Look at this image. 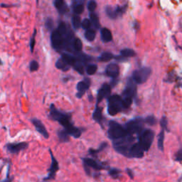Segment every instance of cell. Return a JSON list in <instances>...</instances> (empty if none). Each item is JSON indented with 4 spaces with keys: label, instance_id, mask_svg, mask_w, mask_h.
Here are the masks:
<instances>
[{
    "label": "cell",
    "instance_id": "obj_1",
    "mask_svg": "<svg viewBox=\"0 0 182 182\" xmlns=\"http://www.w3.org/2000/svg\"><path fill=\"white\" fill-rule=\"evenodd\" d=\"M49 117L53 120L57 121L61 125H62L64 130L71 137L78 139L82 134V131L80 130V129L75 127L72 123L71 115L59 111L55 108L53 104L50 105Z\"/></svg>",
    "mask_w": 182,
    "mask_h": 182
},
{
    "label": "cell",
    "instance_id": "obj_2",
    "mask_svg": "<svg viewBox=\"0 0 182 182\" xmlns=\"http://www.w3.org/2000/svg\"><path fill=\"white\" fill-rule=\"evenodd\" d=\"M134 140L135 138L133 137V135L128 134L126 137L112 141L113 148L117 153L128 158L132 146L135 143Z\"/></svg>",
    "mask_w": 182,
    "mask_h": 182
},
{
    "label": "cell",
    "instance_id": "obj_3",
    "mask_svg": "<svg viewBox=\"0 0 182 182\" xmlns=\"http://www.w3.org/2000/svg\"><path fill=\"white\" fill-rule=\"evenodd\" d=\"M128 134H129L125 130V127L119 124L118 122L114 121V120H111V121L109 122L108 136L110 140H111L112 141H115V140L121 139L122 137H126Z\"/></svg>",
    "mask_w": 182,
    "mask_h": 182
},
{
    "label": "cell",
    "instance_id": "obj_4",
    "mask_svg": "<svg viewBox=\"0 0 182 182\" xmlns=\"http://www.w3.org/2000/svg\"><path fill=\"white\" fill-rule=\"evenodd\" d=\"M154 139V132L152 130L145 129L138 134V143L141 145L145 152H148L152 146Z\"/></svg>",
    "mask_w": 182,
    "mask_h": 182
},
{
    "label": "cell",
    "instance_id": "obj_5",
    "mask_svg": "<svg viewBox=\"0 0 182 182\" xmlns=\"http://www.w3.org/2000/svg\"><path fill=\"white\" fill-rule=\"evenodd\" d=\"M144 124L145 120L142 117H137L127 122L124 127L129 134L133 135L137 134L138 135L144 130Z\"/></svg>",
    "mask_w": 182,
    "mask_h": 182
},
{
    "label": "cell",
    "instance_id": "obj_6",
    "mask_svg": "<svg viewBox=\"0 0 182 182\" xmlns=\"http://www.w3.org/2000/svg\"><path fill=\"white\" fill-rule=\"evenodd\" d=\"M124 109L122 98L118 95H113L108 98V112L110 115L115 116Z\"/></svg>",
    "mask_w": 182,
    "mask_h": 182
},
{
    "label": "cell",
    "instance_id": "obj_7",
    "mask_svg": "<svg viewBox=\"0 0 182 182\" xmlns=\"http://www.w3.org/2000/svg\"><path fill=\"white\" fill-rule=\"evenodd\" d=\"M152 73V69L149 67H142L141 68L133 71L132 78L135 82L136 84L144 83L148 80Z\"/></svg>",
    "mask_w": 182,
    "mask_h": 182
},
{
    "label": "cell",
    "instance_id": "obj_8",
    "mask_svg": "<svg viewBox=\"0 0 182 182\" xmlns=\"http://www.w3.org/2000/svg\"><path fill=\"white\" fill-rule=\"evenodd\" d=\"M51 42L53 48L56 51H60L65 48V38L60 34L57 30H54L51 32Z\"/></svg>",
    "mask_w": 182,
    "mask_h": 182
},
{
    "label": "cell",
    "instance_id": "obj_9",
    "mask_svg": "<svg viewBox=\"0 0 182 182\" xmlns=\"http://www.w3.org/2000/svg\"><path fill=\"white\" fill-rule=\"evenodd\" d=\"M137 84L135 83L132 78H128L127 81L126 87L122 93L123 98H131L133 99L137 95Z\"/></svg>",
    "mask_w": 182,
    "mask_h": 182
},
{
    "label": "cell",
    "instance_id": "obj_10",
    "mask_svg": "<svg viewBox=\"0 0 182 182\" xmlns=\"http://www.w3.org/2000/svg\"><path fill=\"white\" fill-rule=\"evenodd\" d=\"M49 152H50V155H51V166H50L49 169H48V176L46 177L44 179V181H48V180H53L56 179V173H57L59 169V162H58L57 160L55 158V157L53 156V152H51V149H49Z\"/></svg>",
    "mask_w": 182,
    "mask_h": 182
},
{
    "label": "cell",
    "instance_id": "obj_11",
    "mask_svg": "<svg viewBox=\"0 0 182 182\" xmlns=\"http://www.w3.org/2000/svg\"><path fill=\"white\" fill-rule=\"evenodd\" d=\"M29 147V144L25 142H16V143H8L5 145L7 151L10 154H18L21 151L24 150Z\"/></svg>",
    "mask_w": 182,
    "mask_h": 182
},
{
    "label": "cell",
    "instance_id": "obj_12",
    "mask_svg": "<svg viewBox=\"0 0 182 182\" xmlns=\"http://www.w3.org/2000/svg\"><path fill=\"white\" fill-rule=\"evenodd\" d=\"M82 164L86 165L90 169H93L95 171L106 169L108 167L107 165L104 164L102 162L95 160L92 158H82Z\"/></svg>",
    "mask_w": 182,
    "mask_h": 182
},
{
    "label": "cell",
    "instance_id": "obj_13",
    "mask_svg": "<svg viewBox=\"0 0 182 182\" xmlns=\"http://www.w3.org/2000/svg\"><path fill=\"white\" fill-rule=\"evenodd\" d=\"M91 84V80L88 78H85L82 81H80V82H78L77 85H76V89L78 91V93L76 94L77 97L81 98L82 95L85 93V92L89 89Z\"/></svg>",
    "mask_w": 182,
    "mask_h": 182
},
{
    "label": "cell",
    "instance_id": "obj_14",
    "mask_svg": "<svg viewBox=\"0 0 182 182\" xmlns=\"http://www.w3.org/2000/svg\"><path fill=\"white\" fill-rule=\"evenodd\" d=\"M145 150L142 147L141 145L138 143V142H135L134 145L132 146L130 150L129 157L128 158H136L141 159L145 155Z\"/></svg>",
    "mask_w": 182,
    "mask_h": 182
},
{
    "label": "cell",
    "instance_id": "obj_15",
    "mask_svg": "<svg viewBox=\"0 0 182 182\" xmlns=\"http://www.w3.org/2000/svg\"><path fill=\"white\" fill-rule=\"evenodd\" d=\"M111 87L108 84L105 83L98 90L97 95V105H98L103 99L109 98L110 97Z\"/></svg>",
    "mask_w": 182,
    "mask_h": 182
},
{
    "label": "cell",
    "instance_id": "obj_16",
    "mask_svg": "<svg viewBox=\"0 0 182 182\" xmlns=\"http://www.w3.org/2000/svg\"><path fill=\"white\" fill-rule=\"evenodd\" d=\"M31 122H32L33 125L34 126L36 130L39 133H40L41 135L46 139H48L49 137V134H48V131H47L46 128L45 127L43 122L37 118H32L31 120Z\"/></svg>",
    "mask_w": 182,
    "mask_h": 182
},
{
    "label": "cell",
    "instance_id": "obj_17",
    "mask_svg": "<svg viewBox=\"0 0 182 182\" xmlns=\"http://www.w3.org/2000/svg\"><path fill=\"white\" fill-rule=\"evenodd\" d=\"M105 73L108 76L112 78H116L119 76L120 74V68L118 65L114 63L108 64V66L105 69Z\"/></svg>",
    "mask_w": 182,
    "mask_h": 182
},
{
    "label": "cell",
    "instance_id": "obj_18",
    "mask_svg": "<svg viewBox=\"0 0 182 182\" xmlns=\"http://www.w3.org/2000/svg\"><path fill=\"white\" fill-rule=\"evenodd\" d=\"M53 5L60 14H65L68 11V5L66 2L63 0H56L53 1Z\"/></svg>",
    "mask_w": 182,
    "mask_h": 182
},
{
    "label": "cell",
    "instance_id": "obj_19",
    "mask_svg": "<svg viewBox=\"0 0 182 182\" xmlns=\"http://www.w3.org/2000/svg\"><path fill=\"white\" fill-rule=\"evenodd\" d=\"M100 38L102 42L108 43L110 42L112 40V35L110 30L108 29V28H102L100 30Z\"/></svg>",
    "mask_w": 182,
    "mask_h": 182
},
{
    "label": "cell",
    "instance_id": "obj_20",
    "mask_svg": "<svg viewBox=\"0 0 182 182\" xmlns=\"http://www.w3.org/2000/svg\"><path fill=\"white\" fill-rule=\"evenodd\" d=\"M61 58L63 59L68 65H70L71 66H74L76 64V63L78 62V59L77 57L76 56H73L72 55L69 54V53H63L62 56H61Z\"/></svg>",
    "mask_w": 182,
    "mask_h": 182
},
{
    "label": "cell",
    "instance_id": "obj_21",
    "mask_svg": "<svg viewBox=\"0 0 182 182\" xmlns=\"http://www.w3.org/2000/svg\"><path fill=\"white\" fill-rule=\"evenodd\" d=\"M56 67L58 68V69L61 70L62 71L65 72V71H68L71 66L70 65H68V64L61 57V58H59L57 61H56Z\"/></svg>",
    "mask_w": 182,
    "mask_h": 182
},
{
    "label": "cell",
    "instance_id": "obj_22",
    "mask_svg": "<svg viewBox=\"0 0 182 182\" xmlns=\"http://www.w3.org/2000/svg\"><path fill=\"white\" fill-rule=\"evenodd\" d=\"M93 120L96 122H98V123H101L102 120V108H99L98 105L96 104L95 105V109L94 112L93 113Z\"/></svg>",
    "mask_w": 182,
    "mask_h": 182
},
{
    "label": "cell",
    "instance_id": "obj_23",
    "mask_svg": "<svg viewBox=\"0 0 182 182\" xmlns=\"http://www.w3.org/2000/svg\"><path fill=\"white\" fill-rule=\"evenodd\" d=\"M56 30H57L60 33V34L62 35L64 38H65L67 36V35H68L69 31L71 29H69V27H68V26L65 24V22H63V21H60Z\"/></svg>",
    "mask_w": 182,
    "mask_h": 182
},
{
    "label": "cell",
    "instance_id": "obj_24",
    "mask_svg": "<svg viewBox=\"0 0 182 182\" xmlns=\"http://www.w3.org/2000/svg\"><path fill=\"white\" fill-rule=\"evenodd\" d=\"M105 13H106L107 16L111 19H116L119 16L116 8H114L111 6H107L105 7Z\"/></svg>",
    "mask_w": 182,
    "mask_h": 182
},
{
    "label": "cell",
    "instance_id": "obj_25",
    "mask_svg": "<svg viewBox=\"0 0 182 182\" xmlns=\"http://www.w3.org/2000/svg\"><path fill=\"white\" fill-rule=\"evenodd\" d=\"M108 145L107 142H102V143L100 144V145L99 146V147L97 148V149H90L89 151H88V152H89V154H91V155L96 157V156H97V154H98V153L101 152L102 151L104 150V149H106V148L108 147Z\"/></svg>",
    "mask_w": 182,
    "mask_h": 182
},
{
    "label": "cell",
    "instance_id": "obj_26",
    "mask_svg": "<svg viewBox=\"0 0 182 182\" xmlns=\"http://www.w3.org/2000/svg\"><path fill=\"white\" fill-rule=\"evenodd\" d=\"M115 56L110 52H103L97 58V60L101 62H108L111 59H114Z\"/></svg>",
    "mask_w": 182,
    "mask_h": 182
},
{
    "label": "cell",
    "instance_id": "obj_27",
    "mask_svg": "<svg viewBox=\"0 0 182 182\" xmlns=\"http://www.w3.org/2000/svg\"><path fill=\"white\" fill-rule=\"evenodd\" d=\"M71 23L73 27L75 30H78L82 25V21H81L80 17L78 15H73L71 18Z\"/></svg>",
    "mask_w": 182,
    "mask_h": 182
},
{
    "label": "cell",
    "instance_id": "obj_28",
    "mask_svg": "<svg viewBox=\"0 0 182 182\" xmlns=\"http://www.w3.org/2000/svg\"><path fill=\"white\" fill-rule=\"evenodd\" d=\"M164 130H162L157 137V147H158V149L162 152H163L164 147Z\"/></svg>",
    "mask_w": 182,
    "mask_h": 182
},
{
    "label": "cell",
    "instance_id": "obj_29",
    "mask_svg": "<svg viewBox=\"0 0 182 182\" xmlns=\"http://www.w3.org/2000/svg\"><path fill=\"white\" fill-rule=\"evenodd\" d=\"M121 170L117 169V168H110L108 169V174L113 179H117L120 178V176H121Z\"/></svg>",
    "mask_w": 182,
    "mask_h": 182
},
{
    "label": "cell",
    "instance_id": "obj_30",
    "mask_svg": "<svg viewBox=\"0 0 182 182\" xmlns=\"http://www.w3.org/2000/svg\"><path fill=\"white\" fill-rule=\"evenodd\" d=\"M120 56H122V57L125 58H130V57H133V56H136V53L135 51L133 49H131V48H123L120 51Z\"/></svg>",
    "mask_w": 182,
    "mask_h": 182
},
{
    "label": "cell",
    "instance_id": "obj_31",
    "mask_svg": "<svg viewBox=\"0 0 182 182\" xmlns=\"http://www.w3.org/2000/svg\"><path fill=\"white\" fill-rule=\"evenodd\" d=\"M58 137L61 142H68L69 141V134L66 132L65 130H59L57 132Z\"/></svg>",
    "mask_w": 182,
    "mask_h": 182
},
{
    "label": "cell",
    "instance_id": "obj_32",
    "mask_svg": "<svg viewBox=\"0 0 182 182\" xmlns=\"http://www.w3.org/2000/svg\"><path fill=\"white\" fill-rule=\"evenodd\" d=\"M90 20H91V23L93 24V25L94 26L95 29H99L100 28V21H99V18L96 14L93 13H90Z\"/></svg>",
    "mask_w": 182,
    "mask_h": 182
},
{
    "label": "cell",
    "instance_id": "obj_33",
    "mask_svg": "<svg viewBox=\"0 0 182 182\" xmlns=\"http://www.w3.org/2000/svg\"><path fill=\"white\" fill-rule=\"evenodd\" d=\"M96 36V32L93 29H89L85 31V38L87 39L88 41H94L95 38Z\"/></svg>",
    "mask_w": 182,
    "mask_h": 182
},
{
    "label": "cell",
    "instance_id": "obj_34",
    "mask_svg": "<svg viewBox=\"0 0 182 182\" xmlns=\"http://www.w3.org/2000/svg\"><path fill=\"white\" fill-rule=\"evenodd\" d=\"M73 48L77 52H80L82 48V41L78 38H76L74 41H73Z\"/></svg>",
    "mask_w": 182,
    "mask_h": 182
},
{
    "label": "cell",
    "instance_id": "obj_35",
    "mask_svg": "<svg viewBox=\"0 0 182 182\" xmlns=\"http://www.w3.org/2000/svg\"><path fill=\"white\" fill-rule=\"evenodd\" d=\"M97 70V65L96 64H90L86 68V73L89 76H92L95 73Z\"/></svg>",
    "mask_w": 182,
    "mask_h": 182
},
{
    "label": "cell",
    "instance_id": "obj_36",
    "mask_svg": "<svg viewBox=\"0 0 182 182\" xmlns=\"http://www.w3.org/2000/svg\"><path fill=\"white\" fill-rule=\"evenodd\" d=\"M73 12L76 14V15H79L80 14H82L84 12V5L82 3H79V4H76L75 6H73Z\"/></svg>",
    "mask_w": 182,
    "mask_h": 182
},
{
    "label": "cell",
    "instance_id": "obj_37",
    "mask_svg": "<svg viewBox=\"0 0 182 182\" xmlns=\"http://www.w3.org/2000/svg\"><path fill=\"white\" fill-rule=\"evenodd\" d=\"M36 29H35L34 31H33V33L32 35L30 41H29V48H30V51L31 52H33V49H34V46H35V44H36Z\"/></svg>",
    "mask_w": 182,
    "mask_h": 182
},
{
    "label": "cell",
    "instance_id": "obj_38",
    "mask_svg": "<svg viewBox=\"0 0 182 182\" xmlns=\"http://www.w3.org/2000/svg\"><path fill=\"white\" fill-rule=\"evenodd\" d=\"M74 69L76 70L78 73H79L80 74L82 75L84 73V68H83V64H82V62H81L80 61H78V62L76 63V65L73 66Z\"/></svg>",
    "mask_w": 182,
    "mask_h": 182
},
{
    "label": "cell",
    "instance_id": "obj_39",
    "mask_svg": "<svg viewBox=\"0 0 182 182\" xmlns=\"http://www.w3.org/2000/svg\"><path fill=\"white\" fill-rule=\"evenodd\" d=\"M145 123L148 124L149 125L153 126V125H155L157 124V119L155 118V117L153 115H149L145 119Z\"/></svg>",
    "mask_w": 182,
    "mask_h": 182
},
{
    "label": "cell",
    "instance_id": "obj_40",
    "mask_svg": "<svg viewBox=\"0 0 182 182\" xmlns=\"http://www.w3.org/2000/svg\"><path fill=\"white\" fill-rule=\"evenodd\" d=\"M39 68V64L36 61L33 60L29 63V70L31 72H34L38 71Z\"/></svg>",
    "mask_w": 182,
    "mask_h": 182
},
{
    "label": "cell",
    "instance_id": "obj_41",
    "mask_svg": "<svg viewBox=\"0 0 182 182\" xmlns=\"http://www.w3.org/2000/svg\"><path fill=\"white\" fill-rule=\"evenodd\" d=\"M91 21L90 19H83L82 21V25H81V27H82V29H85V31L87 30H89L91 29Z\"/></svg>",
    "mask_w": 182,
    "mask_h": 182
},
{
    "label": "cell",
    "instance_id": "obj_42",
    "mask_svg": "<svg viewBox=\"0 0 182 182\" xmlns=\"http://www.w3.org/2000/svg\"><path fill=\"white\" fill-rule=\"evenodd\" d=\"M87 7H88V10H89L90 13H93L97 7V2L95 1H90L88 3Z\"/></svg>",
    "mask_w": 182,
    "mask_h": 182
},
{
    "label": "cell",
    "instance_id": "obj_43",
    "mask_svg": "<svg viewBox=\"0 0 182 182\" xmlns=\"http://www.w3.org/2000/svg\"><path fill=\"white\" fill-rule=\"evenodd\" d=\"M45 27L47 29V30L48 31H52L53 28V20L51 18L48 17L47 18L45 22Z\"/></svg>",
    "mask_w": 182,
    "mask_h": 182
},
{
    "label": "cell",
    "instance_id": "obj_44",
    "mask_svg": "<svg viewBox=\"0 0 182 182\" xmlns=\"http://www.w3.org/2000/svg\"><path fill=\"white\" fill-rule=\"evenodd\" d=\"M167 124H168V120L166 119V117L165 116L162 117V118L160 120V125H161L162 130H167Z\"/></svg>",
    "mask_w": 182,
    "mask_h": 182
},
{
    "label": "cell",
    "instance_id": "obj_45",
    "mask_svg": "<svg viewBox=\"0 0 182 182\" xmlns=\"http://www.w3.org/2000/svg\"><path fill=\"white\" fill-rule=\"evenodd\" d=\"M10 166L9 165L8 169H7V177L4 179V181H2V182H12V178H10Z\"/></svg>",
    "mask_w": 182,
    "mask_h": 182
},
{
    "label": "cell",
    "instance_id": "obj_46",
    "mask_svg": "<svg viewBox=\"0 0 182 182\" xmlns=\"http://www.w3.org/2000/svg\"><path fill=\"white\" fill-rule=\"evenodd\" d=\"M176 160L179 162H182V149L179 151L176 154Z\"/></svg>",
    "mask_w": 182,
    "mask_h": 182
},
{
    "label": "cell",
    "instance_id": "obj_47",
    "mask_svg": "<svg viewBox=\"0 0 182 182\" xmlns=\"http://www.w3.org/2000/svg\"><path fill=\"white\" fill-rule=\"evenodd\" d=\"M126 172H127V174H128V176H129L130 178L131 179H134V172H133V171L131 169H130V168H127Z\"/></svg>",
    "mask_w": 182,
    "mask_h": 182
},
{
    "label": "cell",
    "instance_id": "obj_48",
    "mask_svg": "<svg viewBox=\"0 0 182 182\" xmlns=\"http://www.w3.org/2000/svg\"><path fill=\"white\" fill-rule=\"evenodd\" d=\"M44 182H48V181H44Z\"/></svg>",
    "mask_w": 182,
    "mask_h": 182
}]
</instances>
